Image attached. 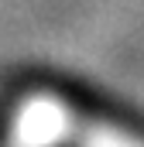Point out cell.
<instances>
[{"label": "cell", "mask_w": 144, "mask_h": 147, "mask_svg": "<svg viewBox=\"0 0 144 147\" xmlns=\"http://www.w3.org/2000/svg\"><path fill=\"white\" fill-rule=\"evenodd\" d=\"M72 110L58 96H31L17 106L7 147H55L72 137Z\"/></svg>", "instance_id": "cell-1"}, {"label": "cell", "mask_w": 144, "mask_h": 147, "mask_svg": "<svg viewBox=\"0 0 144 147\" xmlns=\"http://www.w3.org/2000/svg\"><path fill=\"white\" fill-rule=\"evenodd\" d=\"M72 140H75V147H144V137L127 134L124 127L107 123V120L72 123Z\"/></svg>", "instance_id": "cell-2"}]
</instances>
